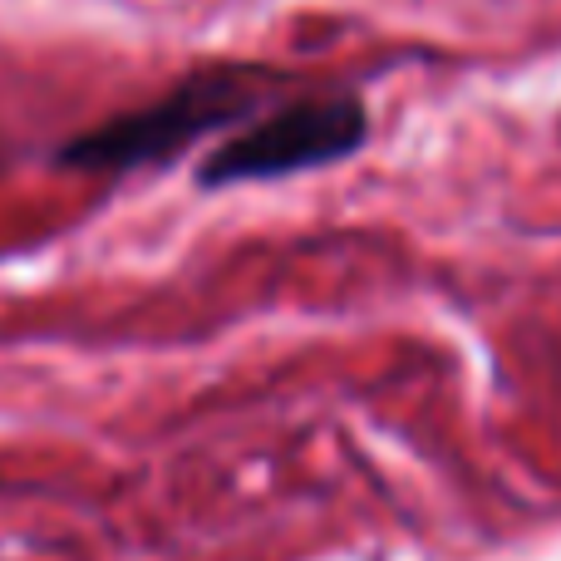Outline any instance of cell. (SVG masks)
I'll list each match as a JSON object with an SVG mask.
<instances>
[{
    "instance_id": "2",
    "label": "cell",
    "mask_w": 561,
    "mask_h": 561,
    "mask_svg": "<svg viewBox=\"0 0 561 561\" xmlns=\"http://www.w3.org/2000/svg\"><path fill=\"white\" fill-rule=\"evenodd\" d=\"M365 108L350 94H316V99H290L272 108L227 138L213 158L203 163V187L227 183H262V178L306 173V168H325L350 158L365 144Z\"/></svg>"
},
{
    "instance_id": "1",
    "label": "cell",
    "mask_w": 561,
    "mask_h": 561,
    "mask_svg": "<svg viewBox=\"0 0 561 561\" xmlns=\"http://www.w3.org/2000/svg\"><path fill=\"white\" fill-rule=\"evenodd\" d=\"M280 84L266 69L247 65H222V69H197L187 75L173 94H163L158 104L134 108L124 118H108L94 134H79L75 144H65V163L75 168H99V173H124V168L163 163L178 148H187L193 138L227 128L237 118H247L266 94Z\"/></svg>"
}]
</instances>
